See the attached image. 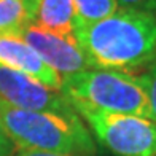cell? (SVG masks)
<instances>
[{
  "label": "cell",
  "mask_w": 156,
  "mask_h": 156,
  "mask_svg": "<svg viewBox=\"0 0 156 156\" xmlns=\"http://www.w3.org/2000/svg\"><path fill=\"white\" fill-rule=\"evenodd\" d=\"M73 35L91 69L136 75L156 59V16L150 13L119 8Z\"/></svg>",
  "instance_id": "obj_1"
},
{
  "label": "cell",
  "mask_w": 156,
  "mask_h": 156,
  "mask_svg": "<svg viewBox=\"0 0 156 156\" xmlns=\"http://www.w3.org/2000/svg\"><path fill=\"white\" fill-rule=\"evenodd\" d=\"M0 119L16 150L59 153L67 156H96L91 131L75 113L23 110L0 99Z\"/></svg>",
  "instance_id": "obj_2"
},
{
  "label": "cell",
  "mask_w": 156,
  "mask_h": 156,
  "mask_svg": "<svg viewBox=\"0 0 156 156\" xmlns=\"http://www.w3.org/2000/svg\"><path fill=\"white\" fill-rule=\"evenodd\" d=\"M61 93L72 105L150 118V105L139 75L86 69L62 76Z\"/></svg>",
  "instance_id": "obj_3"
},
{
  "label": "cell",
  "mask_w": 156,
  "mask_h": 156,
  "mask_svg": "<svg viewBox=\"0 0 156 156\" xmlns=\"http://www.w3.org/2000/svg\"><path fill=\"white\" fill-rule=\"evenodd\" d=\"M93 137L116 156H156V121L145 116L112 113L86 105L72 107Z\"/></svg>",
  "instance_id": "obj_4"
},
{
  "label": "cell",
  "mask_w": 156,
  "mask_h": 156,
  "mask_svg": "<svg viewBox=\"0 0 156 156\" xmlns=\"http://www.w3.org/2000/svg\"><path fill=\"white\" fill-rule=\"evenodd\" d=\"M0 99L23 110L53 112L62 115L75 113L61 91L51 89L32 76L5 67H0Z\"/></svg>",
  "instance_id": "obj_5"
},
{
  "label": "cell",
  "mask_w": 156,
  "mask_h": 156,
  "mask_svg": "<svg viewBox=\"0 0 156 156\" xmlns=\"http://www.w3.org/2000/svg\"><path fill=\"white\" fill-rule=\"evenodd\" d=\"M35 53H37L48 67L61 76H67L81 70L91 69L84 53L73 37H62V35L45 30L37 24H27L19 32Z\"/></svg>",
  "instance_id": "obj_6"
},
{
  "label": "cell",
  "mask_w": 156,
  "mask_h": 156,
  "mask_svg": "<svg viewBox=\"0 0 156 156\" xmlns=\"http://www.w3.org/2000/svg\"><path fill=\"white\" fill-rule=\"evenodd\" d=\"M0 67L32 76L45 86L61 91L62 76L46 66L19 32H0Z\"/></svg>",
  "instance_id": "obj_7"
},
{
  "label": "cell",
  "mask_w": 156,
  "mask_h": 156,
  "mask_svg": "<svg viewBox=\"0 0 156 156\" xmlns=\"http://www.w3.org/2000/svg\"><path fill=\"white\" fill-rule=\"evenodd\" d=\"M34 24L62 37H73V2L38 0Z\"/></svg>",
  "instance_id": "obj_8"
},
{
  "label": "cell",
  "mask_w": 156,
  "mask_h": 156,
  "mask_svg": "<svg viewBox=\"0 0 156 156\" xmlns=\"http://www.w3.org/2000/svg\"><path fill=\"white\" fill-rule=\"evenodd\" d=\"M35 11L30 0H0V32H21L35 21Z\"/></svg>",
  "instance_id": "obj_9"
},
{
  "label": "cell",
  "mask_w": 156,
  "mask_h": 156,
  "mask_svg": "<svg viewBox=\"0 0 156 156\" xmlns=\"http://www.w3.org/2000/svg\"><path fill=\"white\" fill-rule=\"evenodd\" d=\"M73 2V30L78 27L99 23L119 10L116 0H72Z\"/></svg>",
  "instance_id": "obj_10"
},
{
  "label": "cell",
  "mask_w": 156,
  "mask_h": 156,
  "mask_svg": "<svg viewBox=\"0 0 156 156\" xmlns=\"http://www.w3.org/2000/svg\"><path fill=\"white\" fill-rule=\"evenodd\" d=\"M139 76H140L142 84H144L145 93H147L151 119H153V121H156V59Z\"/></svg>",
  "instance_id": "obj_11"
},
{
  "label": "cell",
  "mask_w": 156,
  "mask_h": 156,
  "mask_svg": "<svg viewBox=\"0 0 156 156\" xmlns=\"http://www.w3.org/2000/svg\"><path fill=\"white\" fill-rule=\"evenodd\" d=\"M119 8L140 11V13H150L156 16V0H116Z\"/></svg>",
  "instance_id": "obj_12"
},
{
  "label": "cell",
  "mask_w": 156,
  "mask_h": 156,
  "mask_svg": "<svg viewBox=\"0 0 156 156\" xmlns=\"http://www.w3.org/2000/svg\"><path fill=\"white\" fill-rule=\"evenodd\" d=\"M18 150L15 144L11 142V139L8 137L5 127H3V123L0 119V156H13Z\"/></svg>",
  "instance_id": "obj_13"
},
{
  "label": "cell",
  "mask_w": 156,
  "mask_h": 156,
  "mask_svg": "<svg viewBox=\"0 0 156 156\" xmlns=\"http://www.w3.org/2000/svg\"><path fill=\"white\" fill-rule=\"evenodd\" d=\"M13 156H67V154L48 153V151H34V150H18Z\"/></svg>",
  "instance_id": "obj_14"
},
{
  "label": "cell",
  "mask_w": 156,
  "mask_h": 156,
  "mask_svg": "<svg viewBox=\"0 0 156 156\" xmlns=\"http://www.w3.org/2000/svg\"><path fill=\"white\" fill-rule=\"evenodd\" d=\"M30 2H32V3H35V5H37V3H38V0H30Z\"/></svg>",
  "instance_id": "obj_15"
}]
</instances>
